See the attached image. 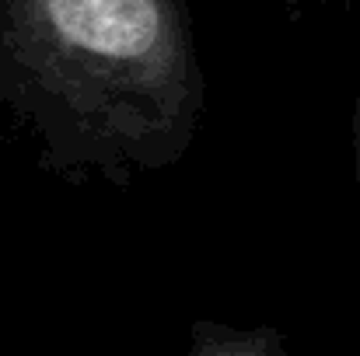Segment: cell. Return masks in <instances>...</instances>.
I'll return each instance as SVG.
<instances>
[{
    "instance_id": "6da1fadb",
    "label": "cell",
    "mask_w": 360,
    "mask_h": 356,
    "mask_svg": "<svg viewBox=\"0 0 360 356\" xmlns=\"http://www.w3.org/2000/svg\"><path fill=\"white\" fill-rule=\"evenodd\" d=\"M182 356H287L273 332H228L200 325L193 346Z\"/></svg>"
}]
</instances>
